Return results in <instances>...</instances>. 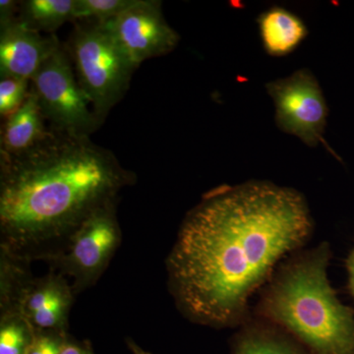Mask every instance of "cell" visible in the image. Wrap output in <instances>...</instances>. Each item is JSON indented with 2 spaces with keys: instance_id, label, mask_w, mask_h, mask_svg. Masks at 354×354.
<instances>
[{
  "instance_id": "277c9868",
  "label": "cell",
  "mask_w": 354,
  "mask_h": 354,
  "mask_svg": "<svg viewBox=\"0 0 354 354\" xmlns=\"http://www.w3.org/2000/svg\"><path fill=\"white\" fill-rule=\"evenodd\" d=\"M69 57L77 80L102 122L124 97L135 67L101 23H78L72 32Z\"/></svg>"
},
{
  "instance_id": "ba28073f",
  "label": "cell",
  "mask_w": 354,
  "mask_h": 354,
  "mask_svg": "<svg viewBox=\"0 0 354 354\" xmlns=\"http://www.w3.org/2000/svg\"><path fill=\"white\" fill-rule=\"evenodd\" d=\"M135 68L150 58L171 53L179 35L167 24L160 1L135 0L113 19L101 23Z\"/></svg>"
},
{
  "instance_id": "d6986e66",
  "label": "cell",
  "mask_w": 354,
  "mask_h": 354,
  "mask_svg": "<svg viewBox=\"0 0 354 354\" xmlns=\"http://www.w3.org/2000/svg\"><path fill=\"white\" fill-rule=\"evenodd\" d=\"M68 335V333H36L27 354H60Z\"/></svg>"
},
{
  "instance_id": "8992f818",
  "label": "cell",
  "mask_w": 354,
  "mask_h": 354,
  "mask_svg": "<svg viewBox=\"0 0 354 354\" xmlns=\"http://www.w3.org/2000/svg\"><path fill=\"white\" fill-rule=\"evenodd\" d=\"M121 241L122 232L116 216V202H113L84 221L64 252L48 264L50 270L69 279L77 297L99 281Z\"/></svg>"
},
{
  "instance_id": "5bb4252c",
  "label": "cell",
  "mask_w": 354,
  "mask_h": 354,
  "mask_svg": "<svg viewBox=\"0 0 354 354\" xmlns=\"http://www.w3.org/2000/svg\"><path fill=\"white\" fill-rule=\"evenodd\" d=\"M31 264L0 250V316L20 314L23 295L35 277Z\"/></svg>"
},
{
  "instance_id": "ac0fdd59",
  "label": "cell",
  "mask_w": 354,
  "mask_h": 354,
  "mask_svg": "<svg viewBox=\"0 0 354 354\" xmlns=\"http://www.w3.org/2000/svg\"><path fill=\"white\" fill-rule=\"evenodd\" d=\"M26 79L3 77L0 80V114L10 115L20 108L27 97L28 83Z\"/></svg>"
},
{
  "instance_id": "4fadbf2b",
  "label": "cell",
  "mask_w": 354,
  "mask_h": 354,
  "mask_svg": "<svg viewBox=\"0 0 354 354\" xmlns=\"http://www.w3.org/2000/svg\"><path fill=\"white\" fill-rule=\"evenodd\" d=\"M264 48L272 57H283L306 38V26L295 14L283 8L266 11L258 19Z\"/></svg>"
},
{
  "instance_id": "7a4b0ae2",
  "label": "cell",
  "mask_w": 354,
  "mask_h": 354,
  "mask_svg": "<svg viewBox=\"0 0 354 354\" xmlns=\"http://www.w3.org/2000/svg\"><path fill=\"white\" fill-rule=\"evenodd\" d=\"M0 250L48 263L84 221L136 176L90 137L50 129L36 148L0 156Z\"/></svg>"
},
{
  "instance_id": "603a6c76",
  "label": "cell",
  "mask_w": 354,
  "mask_h": 354,
  "mask_svg": "<svg viewBox=\"0 0 354 354\" xmlns=\"http://www.w3.org/2000/svg\"><path fill=\"white\" fill-rule=\"evenodd\" d=\"M125 342H127V348H129V351H131L132 354H153L145 351V349L142 348L141 346L134 341V339H131V337H127Z\"/></svg>"
},
{
  "instance_id": "2e32d148",
  "label": "cell",
  "mask_w": 354,
  "mask_h": 354,
  "mask_svg": "<svg viewBox=\"0 0 354 354\" xmlns=\"http://www.w3.org/2000/svg\"><path fill=\"white\" fill-rule=\"evenodd\" d=\"M36 332L21 314L0 316V354H27Z\"/></svg>"
},
{
  "instance_id": "6da1fadb",
  "label": "cell",
  "mask_w": 354,
  "mask_h": 354,
  "mask_svg": "<svg viewBox=\"0 0 354 354\" xmlns=\"http://www.w3.org/2000/svg\"><path fill=\"white\" fill-rule=\"evenodd\" d=\"M313 228L306 199L293 188L251 180L209 191L186 214L165 260L179 313L213 329L241 327L254 293Z\"/></svg>"
},
{
  "instance_id": "44dd1931",
  "label": "cell",
  "mask_w": 354,
  "mask_h": 354,
  "mask_svg": "<svg viewBox=\"0 0 354 354\" xmlns=\"http://www.w3.org/2000/svg\"><path fill=\"white\" fill-rule=\"evenodd\" d=\"M17 2L13 0H1L0 1V27L10 24L16 20L15 13L17 11Z\"/></svg>"
},
{
  "instance_id": "ffe728a7",
  "label": "cell",
  "mask_w": 354,
  "mask_h": 354,
  "mask_svg": "<svg viewBox=\"0 0 354 354\" xmlns=\"http://www.w3.org/2000/svg\"><path fill=\"white\" fill-rule=\"evenodd\" d=\"M60 354H95L90 342H81L68 335Z\"/></svg>"
},
{
  "instance_id": "52a82bcc",
  "label": "cell",
  "mask_w": 354,
  "mask_h": 354,
  "mask_svg": "<svg viewBox=\"0 0 354 354\" xmlns=\"http://www.w3.org/2000/svg\"><path fill=\"white\" fill-rule=\"evenodd\" d=\"M276 106V122L281 131L297 136L307 146L323 143L329 114L322 88L308 69L266 84Z\"/></svg>"
},
{
  "instance_id": "e0dca14e",
  "label": "cell",
  "mask_w": 354,
  "mask_h": 354,
  "mask_svg": "<svg viewBox=\"0 0 354 354\" xmlns=\"http://www.w3.org/2000/svg\"><path fill=\"white\" fill-rule=\"evenodd\" d=\"M134 2L135 0H75L73 18L104 23L120 15Z\"/></svg>"
},
{
  "instance_id": "9a60e30c",
  "label": "cell",
  "mask_w": 354,
  "mask_h": 354,
  "mask_svg": "<svg viewBox=\"0 0 354 354\" xmlns=\"http://www.w3.org/2000/svg\"><path fill=\"white\" fill-rule=\"evenodd\" d=\"M75 0H27L21 4L19 20L36 31L55 32L74 20Z\"/></svg>"
},
{
  "instance_id": "3957f363",
  "label": "cell",
  "mask_w": 354,
  "mask_h": 354,
  "mask_svg": "<svg viewBox=\"0 0 354 354\" xmlns=\"http://www.w3.org/2000/svg\"><path fill=\"white\" fill-rule=\"evenodd\" d=\"M327 241L286 258L262 288L252 314L299 342L310 354H354V311L328 277Z\"/></svg>"
},
{
  "instance_id": "30bf717a",
  "label": "cell",
  "mask_w": 354,
  "mask_h": 354,
  "mask_svg": "<svg viewBox=\"0 0 354 354\" xmlns=\"http://www.w3.org/2000/svg\"><path fill=\"white\" fill-rule=\"evenodd\" d=\"M44 38L19 19L0 27V76L30 81L41 66L57 41Z\"/></svg>"
},
{
  "instance_id": "5b68a950",
  "label": "cell",
  "mask_w": 354,
  "mask_h": 354,
  "mask_svg": "<svg viewBox=\"0 0 354 354\" xmlns=\"http://www.w3.org/2000/svg\"><path fill=\"white\" fill-rule=\"evenodd\" d=\"M31 82L39 109L51 129L71 136L90 137L99 128L101 122L58 39Z\"/></svg>"
},
{
  "instance_id": "9c48e42d",
  "label": "cell",
  "mask_w": 354,
  "mask_h": 354,
  "mask_svg": "<svg viewBox=\"0 0 354 354\" xmlns=\"http://www.w3.org/2000/svg\"><path fill=\"white\" fill-rule=\"evenodd\" d=\"M75 297L69 279L50 270L44 276L34 277L27 286L21 300L20 314L36 333L67 334Z\"/></svg>"
},
{
  "instance_id": "8fae6325",
  "label": "cell",
  "mask_w": 354,
  "mask_h": 354,
  "mask_svg": "<svg viewBox=\"0 0 354 354\" xmlns=\"http://www.w3.org/2000/svg\"><path fill=\"white\" fill-rule=\"evenodd\" d=\"M230 354L310 353L285 330L252 314L230 339Z\"/></svg>"
},
{
  "instance_id": "7402d4cb",
  "label": "cell",
  "mask_w": 354,
  "mask_h": 354,
  "mask_svg": "<svg viewBox=\"0 0 354 354\" xmlns=\"http://www.w3.org/2000/svg\"><path fill=\"white\" fill-rule=\"evenodd\" d=\"M346 270L348 274V290L354 298V247L346 259Z\"/></svg>"
},
{
  "instance_id": "7c38bea8",
  "label": "cell",
  "mask_w": 354,
  "mask_h": 354,
  "mask_svg": "<svg viewBox=\"0 0 354 354\" xmlns=\"http://www.w3.org/2000/svg\"><path fill=\"white\" fill-rule=\"evenodd\" d=\"M36 95L31 90L17 111L9 115L1 134V155L11 157L31 151L50 134Z\"/></svg>"
}]
</instances>
